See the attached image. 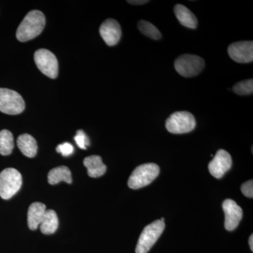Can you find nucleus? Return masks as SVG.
I'll return each instance as SVG.
<instances>
[{"label": "nucleus", "instance_id": "1", "mask_svg": "<svg viewBox=\"0 0 253 253\" xmlns=\"http://www.w3.org/2000/svg\"><path fill=\"white\" fill-rule=\"evenodd\" d=\"M46 19L44 14L38 10L30 11L16 31V38L20 42H27L39 36L45 26Z\"/></svg>", "mask_w": 253, "mask_h": 253}, {"label": "nucleus", "instance_id": "2", "mask_svg": "<svg viewBox=\"0 0 253 253\" xmlns=\"http://www.w3.org/2000/svg\"><path fill=\"white\" fill-rule=\"evenodd\" d=\"M160 173V168L155 163H146L135 168L128 180V186L132 189H139L149 185Z\"/></svg>", "mask_w": 253, "mask_h": 253}, {"label": "nucleus", "instance_id": "3", "mask_svg": "<svg viewBox=\"0 0 253 253\" xmlns=\"http://www.w3.org/2000/svg\"><path fill=\"white\" fill-rule=\"evenodd\" d=\"M22 186V176L14 168H6L0 172V197L9 200Z\"/></svg>", "mask_w": 253, "mask_h": 253}, {"label": "nucleus", "instance_id": "4", "mask_svg": "<svg viewBox=\"0 0 253 253\" xmlns=\"http://www.w3.org/2000/svg\"><path fill=\"white\" fill-rule=\"evenodd\" d=\"M204 67V59L197 55L183 54L174 61L176 72L183 77H194L202 72Z\"/></svg>", "mask_w": 253, "mask_h": 253}, {"label": "nucleus", "instance_id": "5", "mask_svg": "<svg viewBox=\"0 0 253 253\" xmlns=\"http://www.w3.org/2000/svg\"><path fill=\"white\" fill-rule=\"evenodd\" d=\"M164 221L156 220L146 226L141 233L136 247V253H147L165 229Z\"/></svg>", "mask_w": 253, "mask_h": 253}, {"label": "nucleus", "instance_id": "6", "mask_svg": "<svg viewBox=\"0 0 253 253\" xmlns=\"http://www.w3.org/2000/svg\"><path fill=\"white\" fill-rule=\"evenodd\" d=\"M196 124V119L191 113L177 111L168 118L166 126L168 131L172 134H185L194 130Z\"/></svg>", "mask_w": 253, "mask_h": 253}, {"label": "nucleus", "instance_id": "7", "mask_svg": "<svg viewBox=\"0 0 253 253\" xmlns=\"http://www.w3.org/2000/svg\"><path fill=\"white\" fill-rule=\"evenodd\" d=\"M25 101L18 92L0 88V111L8 115H18L24 111Z\"/></svg>", "mask_w": 253, "mask_h": 253}, {"label": "nucleus", "instance_id": "8", "mask_svg": "<svg viewBox=\"0 0 253 253\" xmlns=\"http://www.w3.org/2000/svg\"><path fill=\"white\" fill-rule=\"evenodd\" d=\"M35 62L43 74L50 78H57L59 74V63L56 56L49 50L41 49L36 51Z\"/></svg>", "mask_w": 253, "mask_h": 253}, {"label": "nucleus", "instance_id": "9", "mask_svg": "<svg viewBox=\"0 0 253 253\" xmlns=\"http://www.w3.org/2000/svg\"><path fill=\"white\" fill-rule=\"evenodd\" d=\"M228 54L236 62L248 63L253 61V42L241 41L232 43L228 47Z\"/></svg>", "mask_w": 253, "mask_h": 253}, {"label": "nucleus", "instance_id": "10", "mask_svg": "<svg viewBox=\"0 0 253 253\" xmlns=\"http://www.w3.org/2000/svg\"><path fill=\"white\" fill-rule=\"evenodd\" d=\"M232 166V158L225 150L220 149L216 153L214 158L209 163L210 173L214 177L220 179Z\"/></svg>", "mask_w": 253, "mask_h": 253}, {"label": "nucleus", "instance_id": "11", "mask_svg": "<svg viewBox=\"0 0 253 253\" xmlns=\"http://www.w3.org/2000/svg\"><path fill=\"white\" fill-rule=\"evenodd\" d=\"M222 208L225 214V229L227 231L234 230L242 219V209L235 201L231 199L225 200L223 203Z\"/></svg>", "mask_w": 253, "mask_h": 253}, {"label": "nucleus", "instance_id": "12", "mask_svg": "<svg viewBox=\"0 0 253 253\" xmlns=\"http://www.w3.org/2000/svg\"><path fill=\"white\" fill-rule=\"evenodd\" d=\"M99 33L106 44L114 46L119 42L122 36L121 26L116 20L109 18L101 24Z\"/></svg>", "mask_w": 253, "mask_h": 253}, {"label": "nucleus", "instance_id": "13", "mask_svg": "<svg viewBox=\"0 0 253 253\" xmlns=\"http://www.w3.org/2000/svg\"><path fill=\"white\" fill-rule=\"evenodd\" d=\"M45 212V205L42 203H33L30 206L28 211V227L31 230H36L38 229Z\"/></svg>", "mask_w": 253, "mask_h": 253}, {"label": "nucleus", "instance_id": "14", "mask_svg": "<svg viewBox=\"0 0 253 253\" xmlns=\"http://www.w3.org/2000/svg\"><path fill=\"white\" fill-rule=\"evenodd\" d=\"M83 163L87 169L88 175L90 177H99L106 172V165L103 163L102 158L99 156L93 155L88 156L84 158Z\"/></svg>", "mask_w": 253, "mask_h": 253}, {"label": "nucleus", "instance_id": "15", "mask_svg": "<svg viewBox=\"0 0 253 253\" xmlns=\"http://www.w3.org/2000/svg\"><path fill=\"white\" fill-rule=\"evenodd\" d=\"M174 11L176 18L182 26L191 29L197 27V18L186 6L182 4H176L174 6Z\"/></svg>", "mask_w": 253, "mask_h": 253}, {"label": "nucleus", "instance_id": "16", "mask_svg": "<svg viewBox=\"0 0 253 253\" xmlns=\"http://www.w3.org/2000/svg\"><path fill=\"white\" fill-rule=\"evenodd\" d=\"M17 146L21 153L26 157L33 158L38 151V144L35 138L30 134H23L18 136Z\"/></svg>", "mask_w": 253, "mask_h": 253}, {"label": "nucleus", "instance_id": "17", "mask_svg": "<svg viewBox=\"0 0 253 253\" xmlns=\"http://www.w3.org/2000/svg\"><path fill=\"white\" fill-rule=\"evenodd\" d=\"M65 181L68 184L72 183V176L71 170L66 166H59L53 168L48 174V182L51 185Z\"/></svg>", "mask_w": 253, "mask_h": 253}, {"label": "nucleus", "instance_id": "18", "mask_svg": "<svg viewBox=\"0 0 253 253\" xmlns=\"http://www.w3.org/2000/svg\"><path fill=\"white\" fill-rule=\"evenodd\" d=\"M41 231L44 234H52L57 230L59 219L57 214L53 210L46 211L41 224Z\"/></svg>", "mask_w": 253, "mask_h": 253}, {"label": "nucleus", "instance_id": "19", "mask_svg": "<svg viewBox=\"0 0 253 253\" xmlns=\"http://www.w3.org/2000/svg\"><path fill=\"white\" fill-rule=\"evenodd\" d=\"M14 147V136L11 131L3 129L0 131V154L9 156Z\"/></svg>", "mask_w": 253, "mask_h": 253}, {"label": "nucleus", "instance_id": "20", "mask_svg": "<svg viewBox=\"0 0 253 253\" xmlns=\"http://www.w3.org/2000/svg\"><path fill=\"white\" fill-rule=\"evenodd\" d=\"M138 28L142 34L149 37L153 40H160L161 38V33L156 26L149 21L141 20L138 23Z\"/></svg>", "mask_w": 253, "mask_h": 253}, {"label": "nucleus", "instance_id": "21", "mask_svg": "<svg viewBox=\"0 0 253 253\" xmlns=\"http://www.w3.org/2000/svg\"><path fill=\"white\" fill-rule=\"evenodd\" d=\"M233 91L236 94L250 95L253 94V79L246 80L236 83L233 86Z\"/></svg>", "mask_w": 253, "mask_h": 253}, {"label": "nucleus", "instance_id": "22", "mask_svg": "<svg viewBox=\"0 0 253 253\" xmlns=\"http://www.w3.org/2000/svg\"><path fill=\"white\" fill-rule=\"evenodd\" d=\"M74 139L78 147L83 150H86L87 146H89V144H90L89 138L86 136L84 131L82 130V129L77 131L76 135L75 136Z\"/></svg>", "mask_w": 253, "mask_h": 253}, {"label": "nucleus", "instance_id": "23", "mask_svg": "<svg viewBox=\"0 0 253 253\" xmlns=\"http://www.w3.org/2000/svg\"><path fill=\"white\" fill-rule=\"evenodd\" d=\"M56 151L66 157V156H71L74 153V147L70 143L65 142L63 144H59L56 147Z\"/></svg>", "mask_w": 253, "mask_h": 253}, {"label": "nucleus", "instance_id": "24", "mask_svg": "<svg viewBox=\"0 0 253 253\" xmlns=\"http://www.w3.org/2000/svg\"><path fill=\"white\" fill-rule=\"evenodd\" d=\"M241 191L246 197H253V181L250 180L246 181L241 186Z\"/></svg>", "mask_w": 253, "mask_h": 253}, {"label": "nucleus", "instance_id": "25", "mask_svg": "<svg viewBox=\"0 0 253 253\" xmlns=\"http://www.w3.org/2000/svg\"><path fill=\"white\" fill-rule=\"evenodd\" d=\"M127 2L131 4L141 5L146 4V3L149 2V1L148 0H139V1L138 0H133V1H127Z\"/></svg>", "mask_w": 253, "mask_h": 253}, {"label": "nucleus", "instance_id": "26", "mask_svg": "<svg viewBox=\"0 0 253 253\" xmlns=\"http://www.w3.org/2000/svg\"><path fill=\"white\" fill-rule=\"evenodd\" d=\"M249 245L251 251H253V235H251L249 239Z\"/></svg>", "mask_w": 253, "mask_h": 253}]
</instances>
